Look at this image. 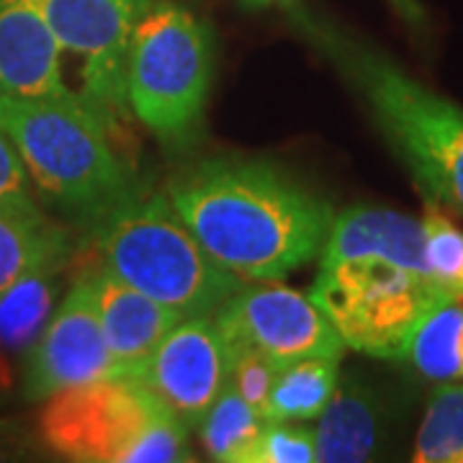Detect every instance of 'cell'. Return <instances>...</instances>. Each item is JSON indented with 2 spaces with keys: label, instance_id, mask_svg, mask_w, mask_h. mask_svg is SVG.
I'll return each instance as SVG.
<instances>
[{
  "label": "cell",
  "instance_id": "6da1fadb",
  "mask_svg": "<svg viewBox=\"0 0 463 463\" xmlns=\"http://www.w3.org/2000/svg\"><path fill=\"white\" fill-rule=\"evenodd\" d=\"M165 196L209 255L250 281L312 263L335 222L327 201L263 160H203L167 183Z\"/></svg>",
  "mask_w": 463,
  "mask_h": 463
},
{
  "label": "cell",
  "instance_id": "7a4b0ae2",
  "mask_svg": "<svg viewBox=\"0 0 463 463\" xmlns=\"http://www.w3.org/2000/svg\"><path fill=\"white\" fill-rule=\"evenodd\" d=\"M309 297L345 347L386 361H404L417 322L450 301L428 270L422 222L383 206L335 216Z\"/></svg>",
  "mask_w": 463,
  "mask_h": 463
},
{
  "label": "cell",
  "instance_id": "3957f363",
  "mask_svg": "<svg viewBox=\"0 0 463 463\" xmlns=\"http://www.w3.org/2000/svg\"><path fill=\"white\" fill-rule=\"evenodd\" d=\"M0 129L14 142L36 196L72 224L96 227L137 191L111 147V124L75 99L0 96Z\"/></svg>",
  "mask_w": 463,
  "mask_h": 463
},
{
  "label": "cell",
  "instance_id": "277c9868",
  "mask_svg": "<svg viewBox=\"0 0 463 463\" xmlns=\"http://www.w3.org/2000/svg\"><path fill=\"white\" fill-rule=\"evenodd\" d=\"M103 265L181 317L214 315L242 286L185 227L165 194L134 191L96 224Z\"/></svg>",
  "mask_w": 463,
  "mask_h": 463
},
{
  "label": "cell",
  "instance_id": "5b68a950",
  "mask_svg": "<svg viewBox=\"0 0 463 463\" xmlns=\"http://www.w3.org/2000/svg\"><path fill=\"white\" fill-rule=\"evenodd\" d=\"M325 42L425 196L463 214V109L417 83L379 52L347 39Z\"/></svg>",
  "mask_w": 463,
  "mask_h": 463
},
{
  "label": "cell",
  "instance_id": "8992f818",
  "mask_svg": "<svg viewBox=\"0 0 463 463\" xmlns=\"http://www.w3.org/2000/svg\"><path fill=\"white\" fill-rule=\"evenodd\" d=\"M214 80V32L173 3L139 18L127 65V106L165 147H188L203 127Z\"/></svg>",
  "mask_w": 463,
  "mask_h": 463
},
{
  "label": "cell",
  "instance_id": "52a82bcc",
  "mask_svg": "<svg viewBox=\"0 0 463 463\" xmlns=\"http://www.w3.org/2000/svg\"><path fill=\"white\" fill-rule=\"evenodd\" d=\"M165 407L134 379H103L44 399L36 428L52 453L78 463H129L137 440Z\"/></svg>",
  "mask_w": 463,
  "mask_h": 463
},
{
  "label": "cell",
  "instance_id": "ba28073f",
  "mask_svg": "<svg viewBox=\"0 0 463 463\" xmlns=\"http://www.w3.org/2000/svg\"><path fill=\"white\" fill-rule=\"evenodd\" d=\"M60 47L83 57V96L109 124L127 106V65L139 18L155 0H29Z\"/></svg>",
  "mask_w": 463,
  "mask_h": 463
},
{
  "label": "cell",
  "instance_id": "9c48e42d",
  "mask_svg": "<svg viewBox=\"0 0 463 463\" xmlns=\"http://www.w3.org/2000/svg\"><path fill=\"white\" fill-rule=\"evenodd\" d=\"M232 345H252L279 365L298 358H343L345 343L312 297L279 283L240 286L214 312Z\"/></svg>",
  "mask_w": 463,
  "mask_h": 463
},
{
  "label": "cell",
  "instance_id": "30bf717a",
  "mask_svg": "<svg viewBox=\"0 0 463 463\" xmlns=\"http://www.w3.org/2000/svg\"><path fill=\"white\" fill-rule=\"evenodd\" d=\"M116 365L100 330L90 276L70 288L50 325L24 361V397L44 402L52 394L93 381L114 379Z\"/></svg>",
  "mask_w": 463,
  "mask_h": 463
},
{
  "label": "cell",
  "instance_id": "8fae6325",
  "mask_svg": "<svg viewBox=\"0 0 463 463\" xmlns=\"http://www.w3.org/2000/svg\"><path fill=\"white\" fill-rule=\"evenodd\" d=\"M227 368L230 350L214 315L185 317L160 340L137 381L188 428H196L227 386Z\"/></svg>",
  "mask_w": 463,
  "mask_h": 463
},
{
  "label": "cell",
  "instance_id": "7c38bea8",
  "mask_svg": "<svg viewBox=\"0 0 463 463\" xmlns=\"http://www.w3.org/2000/svg\"><path fill=\"white\" fill-rule=\"evenodd\" d=\"M88 276L93 283L100 330L114 358L116 376L137 381L160 340L185 317L121 281L106 265Z\"/></svg>",
  "mask_w": 463,
  "mask_h": 463
},
{
  "label": "cell",
  "instance_id": "4fadbf2b",
  "mask_svg": "<svg viewBox=\"0 0 463 463\" xmlns=\"http://www.w3.org/2000/svg\"><path fill=\"white\" fill-rule=\"evenodd\" d=\"M0 96L75 99L62 80V47L29 0H0Z\"/></svg>",
  "mask_w": 463,
  "mask_h": 463
},
{
  "label": "cell",
  "instance_id": "5bb4252c",
  "mask_svg": "<svg viewBox=\"0 0 463 463\" xmlns=\"http://www.w3.org/2000/svg\"><path fill=\"white\" fill-rule=\"evenodd\" d=\"M65 263L39 265L0 294V389L11 386L16 364L26 361L50 325Z\"/></svg>",
  "mask_w": 463,
  "mask_h": 463
},
{
  "label": "cell",
  "instance_id": "9a60e30c",
  "mask_svg": "<svg viewBox=\"0 0 463 463\" xmlns=\"http://www.w3.org/2000/svg\"><path fill=\"white\" fill-rule=\"evenodd\" d=\"M383 435V412L379 397L364 381L337 383L330 404L319 414L315 430L317 461L358 463L373 458Z\"/></svg>",
  "mask_w": 463,
  "mask_h": 463
},
{
  "label": "cell",
  "instance_id": "2e32d148",
  "mask_svg": "<svg viewBox=\"0 0 463 463\" xmlns=\"http://www.w3.org/2000/svg\"><path fill=\"white\" fill-rule=\"evenodd\" d=\"M337 358H298L279 368L265 420H315L325 412L340 383Z\"/></svg>",
  "mask_w": 463,
  "mask_h": 463
},
{
  "label": "cell",
  "instance_id": "e0dca14e",
  "mask_svg": "<svg viewBox=\"0 0 463 463\" xmlns=\"http://www.w3.org/2000/svg\"><path fill=\"white\" fill-rule=\"evenodd\" d=\"M461 327L463 304L461 301H443L432 307L414 327L407 343L404 361L432 381L463 379L461 361Z\"/></svg>",
  "mask_w": 463,
  "mask_h": 463
},
{
  "label": "cell",
  "instance_id": "ac0fdd59",
  "mask_svg": "<svg viewBox=\"0 0 463 463\" xmlns=\"http://www.w3.org/2000/svg\"><path fill=\"white\" fill-rule=\"evenodd\" d=\"M70 234L44 222H24L0 214V294L39 265L70 258Z\"/></svg>",
  "mask_w": 463,
  "mask_h": 463
},
{
  "label": "cell",
  "instance_id": "d6986e66",
  "mask_svg": "<svg viewBox=\"0 0 463 463\" xmlns=\"http://www.w3.org/2000/svg\"><path fill=\"white\" fill-rule=\"evenodd\" d=\"M265 422L263 412L248 404L232 386H224L201 420V443L214 461L252 463Z\"/></svg>",
  "mask_w": 463,
  "mask_h": 463
},
{
  "label": "cell",
  "instance_id": "ffe728a7",
  "mask_svg": "<svg viewBox=\"0 0 463 463\" xmlns=\"http://www.w3.org/2000/svg\"><path fill=\"white\" fill-rule=\"evenodd\" d=\"M463 453V386H440L414 438L417 463H456Z\"/></svg>",
  "mask_w": 463,
  "mask_h": 463
},
{
  "label": "cell",
  "instance_id": "44dd1931",
  "mask_svg": "<svg viewBox=\"0 0 463 463\" xmlns=\"http://www.w3.org/2000/svg\"><path fill=\"white\" fill-rule=\"evenodd\" d=\"M420 222L432 281L450 301L463 304V230L432 201H428Z\"/></svg>",
  "mask_w": 463,
  "mask_h": 463
},
{
  "label": "cell",
  "instance_id": "7402d4cb",
  "mask_svg": "<svg viewBox=\"0 0 463 463\" xmlns=\"http://www.w3.org/2000/svg\"><path fill=\"white\" fill-rule=\"evenodd\" d=\"M230 350V368H227V386H232L248 404H252L258 412H265V404L270 397L273 381L279 376L281 365L270 361L265 353L252 345H232Z\"/></svg>",
  "mask_w": 463,
  "mask_h": 463
},
{
  "label": "cell",
  "instance_id": "603a6c76",
  "mask_svg": "<svg viewBox=\"0 0 463 463\" xmlns=\"http://www.w3.org/2000/svg\"><path fill=\"white\" fill-rule=\"evenodd\" d=\"M0 214L24 219V222L50 219L36 206L26 167L21 163L14 142L3 129H0Z\"/></svg>",
  "mask_w": 463,
  "mask_h": 463
},
{
  "label": "cell",
  "instance_id": "cb8c5ba5",
  "mask_svg": "<svg viewBox=\"0 0 463 463\" xmlns=\"http://www.w3.org/2000/svg\"><path fill=\"white\" fill-rule=\"evenodd\" d=\"M317 461L315 430L297 420H268L258 440L252 463H312Z\"/></svg>",
  "mask_w": 463,
  "mask_h": 463
},
{
  "label": "cell",
  "instance_id": "d4e9b609",
  "mask_svg": "<svg viewBox=\"0 0 463 463\" xmlns=\"http://www.w3.org/2000/svg\"><path fill=\"white\" fill-rule=\"evenodd\" d=\"M18 450H21V448L14 443V435H11V432H0V461L16 458Z\"/></svg>",
  "mask_w": 463,
  "mask_h": 463
},
{
  "label": "cell",
  "instance_id": "484cf974",
  "mask_svg": "<svg viewBox=\"0 0 463 463\" xmlns=\"http://www.w3.org/2000/svg\"><path fill=\"white\" fill-rule=\"evenodd\" d=\"M394 5H397L399 11L404 14V16L410 18H420V8H417V3L414 0H392Z\"/></svg>",
  "mask_w": 463,
  "mask_h": 463
},
{
  "label": "cell",
  "instance_id": "4316f807",
  "mask_svg": "<svg viewBox=\"0 0 463 463\" xmlns=\"http://www.w3.org/2000/svg\"><path fill=\"white\" fill-rule=\"evenodd\" d=\"M461 361H463V327H461Z\"/></svg>",
  "mask_w": 463,
  "mask_h": 463
},
{
  "label": "cell",
  "instance_id": "83f0119b",
  "mask_svg": "<svg viewBox=\"0 0 463 463\" xmlns=\"http://www.w3.org/2000/svg\"><path fill=\"white\" fill-rule=\"evenodd\" d=\"M250 3H268V0H250Z\"/></svg>",
  "mask_w": 463,
  "mask_h": 463
}]
</instances>
